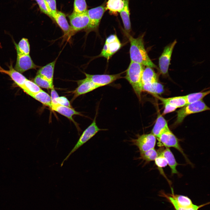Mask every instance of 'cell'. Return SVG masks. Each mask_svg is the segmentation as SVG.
Returning a JSON list of instances; mask_svg holds the SVG:
<instances>
[{"mask_svg": "<svg viewBox=\"0 0 210 210\" xmlns=\"http://www.w3.org/2000/svg\"><path fill=\"white\" fill-rule=\"evenodd\" d=\"M130 43V50L131 61L151 68L156 67L149 57L145 48L143 35L134 38L126 33Z\"/></svg>", "mask_w": 210, "mask_h": 210, "instance_id": "6da1fadb", "label": "cell"}, {"mask_svg": "<svg viewBox=\"0 0 210 210\" xmlns=\"http://www.w3.org/2000/svg\"><path fill=\"white\" fill-rule=\"evenodd\" d=\"M144 66L131 61L127 69L125 78L132 86L136 94L140 99L142 92L141 80Z\"/></svg>", "mask_w": 210, "mask_h": 210, "instance_id": "7a4b0ae2", "label": "cell"}, {"mask_svg": "<svg viewBox=\"0 0 210 210\" xmlns=\"http://www.w3.org/2000/svg\"><path fill=\"white\" fill-rule=\"evenodd\" d=\"M96 117H95L92 123L83 132L74 146L62 161L61 165V167L73 153L90 140L98 132L101 131L107 130V129H100L98 127L96 123Z\"/></svg>", "mask_w": 210, "mask_h": 210, "instance_id": "3957f363", "label": "cell"}, {"mask_svg": "<svg viewBox=\"0 0 210 210\" xmlns=\"http://www.w3.org/2000/svg\"><path fill=\"white\" fill-rule=\"evenodd\" d=\"M209 109V108L202 100L187 104L177 111V117L175 123L177 124L181 123L187 116L190 114Z\"/></svg>", "mask_w": 210, "mask_h": 210, "instance_id": "277c9868", "label": "cell"}, {"mask_svg": "<svg viewBox=\"0 0 210 210\" xmlns=\"http://www.w3.org/2000/svg\"><path fill=\"white\" fill-rule=\"evenodd\" d=\"M137 138L132 139L130 141L132 144L136 146L139 152H144L154 148L156 137L152 133L137 134Z\"/></svg>", "mask_w": 210, "mask_h": 210, "instance_id": "5b68a950", "label": "cell"}, {"mask_svg": "<svg viewBox=\"0 0 210 210\" xmlns=\"http://www.w3.org/2000/svg\"><path fill=\"white\" fill-rule=\"evenodd\" d=\"M121 46V44L117 35H111L106 39L99 56L105 57L108 61Z\"/></svg>", "mask_w": 210, "mask_h": 210, "instance_id": "8992f818", "label": "cell"}, {"mask_svg": "<svg viewBox=\"0 0 210 210\" xmlns=\"http://www.w3.org/2000/svg\"><path fill=\"white\" fill-rule=\"evenodd\" d=\"M158 138L160 146L174 148L181 153L187 160H188L180 145L179 140L169 129L162 133Z\"/></svg>", "mask_w": 210, "mask_h": 210, "instance_id": "52a82bcc", "label": "cell"}, {"mask_svg": "<svg viewBox=\"0 0 210 210\" xmlns=\"http://www.w3.org/2000/svg\"><path fill=\"white\" fill-rule=\"evenodd\" d=\"M106 10V7L104 5L87 10L89 18V23L86 29L88 32L96 30L97 29L102 18Z\"/></svg>", "mask_w": 210, "mask_h": 210, "instance_id": "ba28073f", "label": "cell"}, {"mask_svg": "<svg viewBox=\"0 0 210 210\" xmlns=\"http://www.w3.org/2000/svg\"><path fill=\"white\" fill-rule=\"evenodd\" d=\"M71 31L77 32L86 29L89 23L87 10L82 13L73 12L69 16Z\"/></svg>", "mask_w": 210, "mask_h": 210, "instance_id": "9c48e42d", "label": "cell"}, {"mask_svg": "<svg viewBox=\"0 0 210 210\" xmlns=\"http://www.w3.org/2000/svg\"><path fill=\"white\" fill-rule=\"evenodd\" d=\"M177 42L175 40L171 44L165 47L159 58L160 71L163 75H166L168 73L173 50Z\"/></svg>", "mask_w": 210, "mask_h": 210, "instance_id": "30bf717a", "label": "cell"}, {"mask_svg": "<svg viewBox=\"0 0 210 210\" xmlns=\"http://www.w3.org/2000/svg\"><path fill=\"white\" fill-rule=\"evenodd\" d=\"M17 57L14 68L22 73L32 69H36L39 66L33 62L29 55H25L17 52Z\"/></svg>", "mask_w": 210, "mask_h": 210, "instance_id": "8fae6325", "label": "cell"}, {"mask_svg": "<svg viewBox=\"0 0 210 210\" xmlns=\"http://www.w3.org/2000/svg\"><path fill=\"white\" fill-rule=\"evenodd\" d=\"M121 74L113 75H91L85 73L86 78L99 87L108 85L120 78Z\"/></svg>", "mask_w": 210, "mask_h": 210, "instance_id": "7c38bea8", "label": "cell"}, {"mask_svg": "<svg viewBox=\"0 0 210 210\" xmlns=\"http://www.w3.org/2000/svg\"><path fill=\"white\" fill-rule=\"evenodd\" d=\"M172 194H169L173 199H171L169 202L172 205L175 210H186V208L193 206L191 200L186 196L174 194L172 189Z\"/></svg>", "mask_w": 210, "mask_h": 210, "instance_id": "4fadbf2b", "label": "cell"}, {"mask_svg": "<svg viewBox=\"0 0 210 210\" xmlns=\"http://www.w3.org/2000/svg\"><path fill=\"white\" fill-rule=\"evenodd\" d=\"M78 86L74 91L73 100L78 97L84 94L99 88L87 78L79 80L78 82Z\"/></svg>", "mask_w": 210, "mask_h": 210, "instance_id": "5bb4252c", "label": "cell"}, {"mask_svg": "<svg viewBox=\"0 0 210 210\" xmlns=\"http://www.w3.org/2000/svg\"><path fill=\"white\" fill-rule=\"evenodd\" d=\"M8 67L9 70H6L0 66V72L8 75L15 83L20 88L27 79L21 73L15 69L12 62L10 63Z\"/></svg>", "mask_w": 210, "mask_h": 210, "instance_id": "9a60e30c", "label": "cell"}, {"mask_svg": "<svg viewBox=\"0 0 210 210\" xmlns=\"http://www.w3.org/2000/svg\"><path fill=\"white\" fill-rule=\"evenodd\" d=\"M169 129L166 120L162 115H159L151 133L158 138L162 133Z\"/></svg>", "mask_w": 210, "mask_h": 210, "instance_id": "2e32d148", "label": "cell"}, {"mask_svg": "<svg viewBox=\"0 0 210 210\" xmlns=\"http://www.w3.org/2000/svg\"><path fill=\"white\" fill-rule=\"evenodd\" d=\"M53 19L63 31L64 34L69 33L71 27L69 25L64 13L61 11H57L52 17Z\"/></svg>", "mask_w": 210, "mask_h": 210, "instance_id": "e0dca14e", "label": "cell"}, {"mask_svg": "<svg viewBox=\"0 0 210 210\" xmlns=\"http://www.w3.org/2000/svg\"><path fill=\"white\" fill-rule=\"evenodd\" d=\"M158 151L166 159L168 164L171 169L172 174H178L176 167L178 164L169 148H166V149L164 150L160 149V151Z\"/></svg>", "mask_w": 210, "mask_h": 210, "instance_id": "ac0fdd59", "label": "cell"}, {"mask_svg": "<svg viewBox=\"0 0 210 210\" xmlns=\"http://www.w3.org/2000/svg\"><path fill=\"white\" fill-rule=\"evenodd\" d=\"M56 62L55 60L41 68L38 70L37 74L53 83L54 69Z\"/></svg>", "mask_w": 210, "mask_h": 210, "instance_id": "d6986e66", "label": "cell"}, {"mask_svg": "<svg viewBox=\"0 0 210 210\" xmlns=\"http://www.w3.org/2000/svg\"><path fill=\"white\" fill-rule=\"evenodd\" d=\"M51 109L65 116L75 124V122L73 118L74 115H81L80 113L75 111L72 108L57 105L52 106Z\"/></svg>", "mask_w": 210, "mask_h": 210, "instance_id": "ffe728a7", "label": "cell"}, {"mask_svg": "<svg viewBox=\"0 0 210 210\" xmlns=\"http://www.w3.org/2000/svg\"><path fill=\"white\" fill-rule=\"evenodd\" d=\"M124 0V7L119 13L123 21L124 28L127 32L126 33H128L130 31L131 29L129 4V0Z\"/></svg>", "mask_w": 210, "mask_h": 210, "instance_id": "44dd1931", "label": "cell"}, {"mask_svg": "<svg viewBox=\"0 0 210 210\" xmlns=\"http://www.w3.org/2000/svg\"><path fill=\"white\" fill-rule=\"evenodd\" d=\"M142 86L143 85L158 82L157 75L150 67L147 66L143 71L141 80Z\"/></svg>", "mask_w": 210, "mask_h": 210, "instance_id": "7402d4cb", "label": "cell"}, {"mask_svg": "<svg viewBox=\"0 0 210 210\" xmlns=\"http://www.w3.org/2000/svg\"><path fill=\"white\" fill-rule=\"evenodd\" d=\"M154 96L160 99L163 103H167L172 105L177 108L182 107L187 104V103L183 96L174 97L168 98H164L155 95Z\"/></svg>", "mask_w": 210, "mask_h": 210, "instance_id": "603a6c76", "label": "cell"}, {"mask_svg": "<svg viewBox=\"0 0 210 210\" xmlns=\"http://www.w3.org/2000/svg\"><path fill=\"white\" fill-rule=\"evenodd\" d=\"M142 89V91L147 92L153 96L160 94L164 91L163 85L158 82L143 85Z\"/></svg>", "mask_w": 210, "mask_h": 210, "instance_id": "cb8c5ba5", "label": "cell"}, {"mask_svg": "<svg viewBox=\"0 0 210 210\" xmlns=\"http://www.w3.org/2000/svg\"><path fill=\"white\" fill-rule=\"evenodd\" d=\"M124 5V0H108L105 7L111 13L116 15L121 11Z\"/></svg>", "mask_w": 210, "mask_h": 210, "instance_id": "d4e9b609", "label": "cell"}, {"mask_svg": "<svg viewBox=\"0 0 210 210\" xmlns=\"http://www.w3.org/2000/svg\"><path fill=\"white\" fill-rule=\"evenodd\" d=\"M26 94L31 96L42 90L34 82L27 79L20 88Z\"/></svg>", "mask_w": 210, "mask_h": 210, "instance_id": "484cf974", "label": "cell"}, {"mask_svg": "<svg viewBox=\"0 0 210 210\" xmlns=\"http://www.w3.org/2000/svg\"><path fill=\"white\" fill-rule=\"evenodd\" d=\"M31 97L44 105L51 108V101L50 96L42 90L33 94Z\"/></svg>", "mask_w": 210, "mask_h": 210, "instance_id": "4316f807", "label": "cell"}, {"mask_svg": "<svg viewBox=\"0 0 210 210\" xmlns=\"http://www.w3.org/2000/svg\"><path fill=\"white\" fill-rule=\"evenodd\" d=\"M210 91L200 92L189 94L184 96L187 104H190L202 100V99L209 94Z\"/></svg>", "mask_w": 210, "mask_h": 210, "instance_id": "83f0119b", "label": "cell"}, {"mask_svg": "<svg viewBox=\"0 0 210 210\" xmlns=\"http://www.w3.org/2000/svg\"><path fill=\"white\" fill-rule=\"evenodd\" d=\"M14 43L17 52L25 55H29L30 46L27 38H22L18 44Z\"/></svg>", "mask_w": 210, "mask_h": 210, "instance_id": "f1b7e54d", "label": "cell"}, {"mask_svg": "<svg viewBox=\"0 0 210 210\" xmlns=\"http://www.w3.org/2000/svg\"><path fill=\"white\" fill-rule=\"evenodd\" d=\"M140 153V157L137 159H142L146 162L155 160L158 155V151L154 148Z\"/></svg>", "mask_w": 210, "mask_h": 210, "instance_id": "f546056e", "label": "cell"}, {"mask_svg": "<svg viewBox=\"0 0 210 210\" xmlns=\"http://www.w3.org/2000/svg\"><path fill=\"white\" fill-rule=\"evenodd\" d=\"M34 81L40 87L51 90L54 88L53 83L49 81L39 75L37 74Z\"/></svg>", "mask_w": 210, "mask_h": 210, "instance_id": "4dcf8cb0", "label": "cell"}, {"mask_svg": "<svg viewBox=\"0 0 210 210\" xmlns=\"http://www.w3.org/2000/svg\"><path fill=\"white\" fill-rule=\"evenodd\" d=\"M87 10V5L85 0H74L73 12L82 13Z\"/></svg>", "mask_w": 210, "mask_h": 210, "instance_id": "1f68e13d", "label": "cell"}, {"mask_svg": "<svg viewBox=\"0 0 210 210\" xmlns=\"http://www.w3.org/2000/svg\"><path fill=\"white\" fill-rule=\"evenodd\" d=\"M158 155L154 160L155 164L161 174L165 177L163 173L162 168L167 166L168 164L167 162L166 158L158 151Z\"/></svg>", "mask_w": 210, "mask_h": 210, "instance_id": "d6a6232c", "label": "cell"}, {"mask_svg": "<svg viewBox=\"0 0 210 210\" xmlns=\"http://www.w3.org/2000/svg\"><path fill=\"white\" fill-rule=\"evenodd\" d=\"M38 4L41 11L51 18L50 13L49 11L45 0H35Z\"/></svg>", "mask_w": 210, "mask_h": 210, "instance_id": "836d02e7", "label": "cell"}, {"mask_svg": "<svg viewBox=\"0 0 210 210\" xmlns=\"http://www.w3.org/2000/svg\"><path fill=\"white\" fill-rule=\"evenodd\" d=\"M48 8L51 13V18L57 10L56 3L55 0H45Z\"/></svg>", "mask_w": 210, "mask_h": 210, "instance_id": "e575fe53", "label": "cell"}, {"mask_svg": "<svg viewBox=\"0 0 210 210\" xmlns=\"http://www.w3.org/2000/svg\"><path fill=\"white\" fill-rule=\"evenodd\" d=\"M56 100L59 105L72 108L70 102L65 97H59L56 99Z\"/></svg>", "mask_w": 210, "mask_h": 210, "instance_id": "d590c367", "label": "cell"}, {"mask_svg": "<svg viewBox=\"0 0 210 210\" xmlns=\"http://www.w3.org/2000/svg\"><path fill=\"white\" fill-rule=\"evenodd\" d=\"M164 109L163 114L164 115L173 112L175 111L177 108L176 107L167 103H163Z\"/></svg>", "mask_w": 210, "mask_h": 210, "instance_id": "8d00e7d4", "label": "cell"}, {"mask_svg": "<svg viewBox=\"0 0 210 210\" xmlns=\"http://www.w3.org/2000/svg\"><path fill=\"white\" fill-rule=\"evenodd\" d=\"M59 97L57 93L54 88L51 89L50 97L51 101V107L58 105L56 101V99Z\"/></svg>", "mask_w": 210, "mask_h": 210, "instance_id": "74e56055", "label": "cell"}]
</instances>
